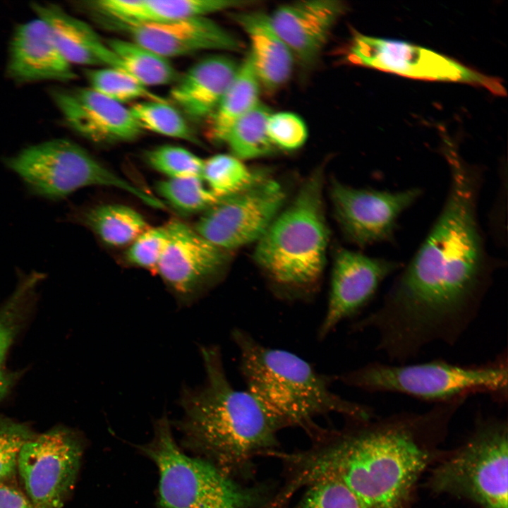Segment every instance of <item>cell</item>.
<instances>
[{
    "mask_svg": "<svg viewBox=\"0 0 508 508\" xmlns=\"http://www.w3.org/2000/svg\"><path fill=\"white\" fill-rule=\"evenodd\" d=\"M449 186L435 221L377 309L353 324L375 333V349L406 363L427 346L455 345L474 322L496 260L488 253L478 214L482 171L447 152Z\"/></svg>",
    "mask_w": 508,
    "mask_h": 508,
    "instance_id": "obj_1",
    "label": "cell"
},
{
    "mask_svg": "<svg viewBox=\"0 0 508 508\" xmlns=\"http://www.w3.org/2000/svg\"><path fill=\"white\" fill-rule=\"evenodd\" d=\"M465 401L377 420H346L344 428L329 429L308 449L278 452L284 477L279 500L290 502L302 488L329 480L346 486L363 508H410L418 480L442 456L437 446Z\"/></svg>",
    "mask_w": 508,
    "mask_h": 508,
    "instance_id": "obj_2",
    "label": "cell"
},
{
    "mask_svg": "<svg viewBox=\"0 0 508 508\" xmlns=\"http://www.w3.org/2000/svg\"><path fill=\"white\" fill-rule=\"evenodd\" d=\"M204 384L184 386L179 398L183 415L177 423L186 444L224 473L250 478L255 460L279 450V425L246 389L229 382L217 346L200 349Z\"/></svg>",
    "mask_w": 508,
    "mask_h": 508,
    "instance_id": "obj_3",
    "label": "cell"
},
{
    "mask_svg": "<svg viewBox=\"0 0 508 508\" xmlns=\"http://www.w3.org/2000/svg\"><path fill=\"white\" fill-rule=\"evenodd\" d=\"M231 336L239 350L246 390L281 430L299 428L314 443L328 430L317 423L320 416L337 413L346 420L373 418L371 407L335 394L331 389L332 377L318 373L297 355L265 346L241 329L233 330Z\"/></svg>",
    "mask_w": 508,
    "mask_h": 508,
    "instance_id": "obj_4",
    "label": "cell"
},
{
    "mask_svg": "<svg viewBox=\"0 0 508 508\" xmlns=\"http://www.w3.org/2000/svg\"><path fill=\"white\" fill-rule=\"evenodd\" d=\"M323 186L317 170L256 242L254 260L284 298L306 299L321 279L329 240Z\"/></svg>",
    "mask_w": 508,
    "mask_h": 508,
    "instance_id": "obj_5",
    "label": "cell"
},
{
    "mask_svg": "<svg viewBox=\"0 0 508 508\" xmlns=\"http://www.w3.org/2000/svg\"><path fill=\"white\" fill-rule=\"evenodd\" d=\"M370 393H395L434 404L485 394L503 404L508 398L507 353L481 364L461 365L442 359L417 363L373 361L337 377Z\"/></svg>",
    "mask_w": 508,
    "mask_h": 508,
    "instance_id": "obj_6",
    "label": "cell"
},
{
    "mask_svg": "<svg viewBox=\"0 0 508 508\" xmlns=\"http://www.w3.org/2000/svg\"><path fill=\"white\" fill-rule=\"evenodd\" d=\"M144 450L159 470L160 508H261L273 495L266 485H242L209 461L186 455L166 416Z\"/></svg>",
    "mask_w": 508,
    "mask_h": 508,
    "instance_id": "obj_7",
    "label": "cell"
},
{
    "mask_svg": "<svg viewBox=\"0 0 508 508\" xmlns=\"http://www.w3.org/2000/svg\"><path fill=\"white\" fill-rule=\"evenodd\" d=\"M439 461L429 477L432 491L466 498L482 508H507L506 421L479 418L468 439Z\"/></svg>",
    "mask_w": 508,
    "mask_h": 508,
    "instance_id": "obj_8",
    "label": "cell"
},
{
    "mask_svg": "<svg viewBox=\"0 0 508 508\" xmlns=\"http://www.w3.org/2000/svg\"><path fill=\"white\" fill-rule=\"evenodd\" d=\"M5 164L32 193L49 199L66 198L87 186L114 187L146 205L164 209L165 203L117 175L76 143L64 138L44 141L23 149Z\"/></svg>",
    "mask_w": 508,
    "mask_h": 508,
    "instance_id": "obj_9",
    "label": "cell"
},
{
    "mask_svg": "<svg viewBox=\"0 0 508 508\" xmlns=\"http://www.w3.org/2000/svg\"><path fill=\"white\" fill-rule=\"evenodd\" d=\"M83 447L73 431L57 427L35 435L20 452L17 473L37 508H61L71 492Z\"/></svg>",
    "mask_w": 508,
    "mask_h": 508,
    "instance_id": "obj_10",
    "label": "cell"
},
{
    "mask_svg": "<svg viewBox=\"0 0 508 508\" xmlns=\"http://www.w3.org/2000/svg\"><path fill=\"white\" fill-rule=\"evenodd\" d=\"M285 201L282 186L265 177L248 189L221 199L203 212L194 229L224 250L238 248L262 237Z\"/></svg>",
    "mask_w": 508,
    "mask_h": 508,
    "instance_id": "obj_11",
    "label": "cell"
},
{
    "mask_svg": "<svg viewBox=\"0 0 508 508\" xmlns=\"http://www.w3.org/2000/svg\"><path fill=\"white\" fill-rule=\"evenodd\" d=\"M422 193L418 187L398 191L357 188L337 180L330 187L337 221L346 238L360 247L394 242L399 218Z\"/></svg>",
    "mask_w": 508,
    "mask_h": 508,
    "instance_id": "obj_12",
    "label": "cell"
},
{
    "mask_svg": "<svg viewBox=\"0 0 508 508\" xmlns=\"http://www.w3.org/2000/svg\"><path fill=\"white\" fill-rule=\"evenodd\" d=\"M348 58L357 65L409 78L474 83L485 87L495 94H506L497 79L476 73L447 56L408 42L357 34Z\"/></svg>",
    "mask_w": 508,
    "mask_h": 508,
    "instance_id": "obj_13",
    "label": "cell"
},
{
    "mask_svg": "<svg viewBox=\"0 0 508 508\" xmlns=\"http://www.w3.org/2000/svg\"><path fill=\"white\" fill-rule=\"evenodd\" d=\"M166 226L169 238L157 272L178 303L187 306L219 279L228 262V251L183 222L174 219Z\"/></svg>",
    "mask_w": 508,
    "mask_h": 508,
    "instance_id": "obj_14",
    "label": "cell"
},
{
    "mask_svg": "<svg viewBox=\"0 0 508 508\" xmlns=\"http://www.w3.org/2000/svg\"><path fill=\"white\" fill-rule=\"evenodd\" d=\"M401 267L393 260L339 248L334 259L327 308L318 338L325 339L342 321L359 313L382 283Z\"/></svg>",
    "mask_w": 508,
    "mask_h": 508,
    "instance_id": "obj_15",
    "label": "cell"
},
{
    "mask_svg": "<svg viewBox=\"0 0 508 508\" xmlns=\"http://www.w3.org/2000/svg\"><path fill=\"white\" fill-rule=\"evenodd\" d=\"M50 95L68 126L91 142H129L143 131L130 108L90 87H55Z\"/></svg>",
    "mask_w": 508,
    "mask_h": 508,
    "instance_id": "obj_16",
    "label": "cell"
},
{
    "mask_svg": "<svg viewBox=\"0 0 508 508\" xmlns=\"http://www.w3.org/2000/svg\"><path fill=\"white\" fill-rule=\"evenodd\" d=\"M114 23L129 40L168 59L204 51H238L242 47L239 40L207 16Z\"/></svg>",
    "mask_w": 508,
    "mask_h": 508,
    "instance_id": "obj_17",
    "label": "cell"
},
{
    "mask_svg": "<svg viewBox=\"0 0 508 508\" xmlns=\"http://www.w3.org/2000/svg\"><path fill=\"white\" fill-rule=\"evenodd\" d=\"M346 6L337 0H309L278 7L271 23L291 52L305 66L316 61Z\"/></svg>",
    "mask_w": 508,
    "mask_h": 508,
    "instance_id": "obj_18",
    "label": "cell"
},
{
    "mask_svg": "<svg viewBox=\"0 0 508 508\" xmlns=\"http://www.w3.org/2000/svg\"><path fill=\"white\" fill-rule=\"evenodd\" d=\"M7 75L18 83L67 82L76 74L58 49L47 25L40 18L19 24L8 49Z\"/></svg>",
    "mask_w": 508,
    "mask_h": 508,
    "instance_id": "obj_19",
    "label": "cell"
},
{
    "mask_svg": "<svg viewBox=\"0 0 508 508\" xmlns=\"http://www.w3.org/2000/svg\"><path fill=\"white\" fill-rule=\"evenodd\" d=\"M238 68L232 59L224 55L204 58L174 83L170 100L193 121L210 118Z\"/></svg>",
    "mask_w": 508,
    "mask_h": 508,
    "instance_id": "obj_20",
    "label": "cell"
},
{
    "mask_svg": "<svg viewBox=\"0 0 508 508\" xmlns=\"http://www.w3.org/2000/svg\"><path fill=\"white\" fill-rule=\"evenodd\" d=\"M250 42L248 55L260 83L272 91L290 77L294 57L273 28L270 16L260 11L232 15Z\"/></svg>",
    "mask_w": 508,
    "mask_h": 508,
    "instance_id": "obj_21",
    "label": "cell"
},
{
    "mask_svg": "<svg viewBox=\"0 0 508 508\" xmlns=\"http://www.w3.org/2000/svg\"><path fill=\"white\" fill-rule=\"evenodd\" d=\"M30 6L37 18L47 25L58 49L68 63L72 66H102L108 47L88 24L57 4L32 2Z\"/></svg>",
    "mask_w": 508,
    "mask_h": 508,
    "instance_id": "obj_22",
    "label": "cell"
},
{
    "mask_svg": "<svg viewBox=\"0 0 508 508\" xmlns=\"http://www.w3.org/2000/svg\"><path fill=\"white\" fill-rule=\"evenodd\" d=\"M260 86L248 54L210 116L207 134L212 141L224 143L234 123L259 103Z\"/></svg>",
    "mask_w": 508,
    "mask_h": 508,
    "instance_id": "obj_23",
    "label": "cell"
},
{
    "mask_svg": "<svg viewBox=\"0 0 508 508\" xmlns=\"http://www.w3.org/2000/svg\"><path fill=\"white\" fill-rule=\"evenodd\" d=\"M71 217L88 226L104 243L114 247L129 246L149 227L139 212L120 204L95 205Z\"/></svg>",
    "mask_w": 508,
    "mask_h": 508,
    "instance_id": "obj_24",
    "label": "cell"
},
{
    "mask_svg": "<svg viewBox=\"0 0 508 508\" xmlns=\"http://www.w3.org/2000/svg\"><path fill=\"white\" fill-rule=\"evenodd\" d=\"M119 69L143 85L161 86L174 83L178 74L168 59L131 40L114 38L106 41Z\"/></svg>",
    "mask_w": 508,
    "mask_h": 508,
    "instance_id": "obj_25",
    "label": "cell"
},
{
    "mask_svg": "<svg viewBox=\"0 0 508 508\" xmlns=\"http://www.w3.org/2000/svg\"><path fill=\"white\" fill-rule=\"evenodd\" d=\"M270 109L259 102L238 119L227 133L224 143L239 159H250L269 155L274 152L267 133Z\"/></svg>",
    "mask_w": 508,
    "mask_h": 508,
    "instance_id": "obj_26",
    "label": "cell"
},
{
    "mask_svg": "<svg viewBox=\"0 0 508 508\" xmlns=\"http://www.w3.org/2000/svg\"><path fill=\"white\" fill-rule=\"evenodd\" d=\"M44 276L37 272L20 277L16 288L0 306V370L17 335L25 322Z\"/></svg>",
    "mask_w": 508,
    "mask_h": 508,
    "instance_id": "obj_27",
    "label": "cell"
},
{
    "mask_svg": "<svg viewBox=\"0 0 508 508\" xmlns=\"http://www.w3.org/2000/svg\"><path fill=\"white\" fill-rule=\"evenodd\" d=\"M201 178L222 199L248 189L265 177L250 169L233 155L217 154L204 159Z\"/></svg>",
    "mask_w": 508,
    "mask_h": 508,
    "instance_id": "obj_28",
    "label": "cell"
},
{
    "mask_svg": "<svg viewBox=\"0 0 508 508\" xmlns=\"http://www.w3.org/2000/svg\"><path fill=\"white\" fill-rule=\"evenodd\" d=\"M130 110L143 130L198 144L200 142L182 114L168 101H141Z\"/></svg>",
    "mask_w": 508,
    "mask_h": 508,
    "instance_id": "obj_29",
    "label": "cell"
},
{
    "mask_svg": "<svg viewBox=\"0 0 508 508\" xmlns=\"http://www.w3.org/2000/svg\"><path fill=\"white\" fill-rule=\"evenodd\" d=\"M248 3L235 0H142L140 21L138 23L204 17Z\"/></svg>",
    "mask_w": 508,
    "mask_h": 508,
    "instance_id": "obj_30",
    "label": "cell"
},
{
    "mask_svg": "<svg viewBox=\"0 0 508 508\" xmlns=\"http://www.w3.org/2000/svg\"><path fill=\"white\" fill-rule=\"evenodd\" d=\"M85 73L91 89L122 104L133 101H167L119 69L101 67L87 69Z\"/></svg>",
    "mask_w": 508,
    "mask_h": 508,
    "instance_id": "obj_31",
    "label": "cell"
},
{
    "mask_svg": "<svg viewBox=\"0 0 508 508\" xmlns=\"http://www.w3.org/2000/svg\"><path fill=\"white\" fill-rule=\"evenodd\" d=\"M156 188L164 203L185 213L204 212L221 200L201 177L167 179L157 182Z\"/></svg>",
    "mask_w": 508,
    "mask_h": 508,
    "instance_id": "obj_32",
    "label": "cell"
},
{
    "mask_svg": "<svg viewBox=\"0 0 508 508\" xmlns=\"http://www.w3.org/2000/svg\"><path fill=\"white\" fill-rule=\"evenodd\" d=\"M147 164L167 179L201 177L204 159L181 146L163 145L145 155Z\"/></svg>",
    "mask_w": 508,
    "mask_h": 508,
    "instance_id": "obj_33",
    "label": "cell"
},
{
    "mask_svg": "<svg viewBox=\"0 0 508 508\" xmlns=\"http://www.w3.org/2000/svg\"><path fill=\"white\" fill-rule=\"evenodd\" d=\"M35 435L25 424L0 418V484L14 480L21 449Z\"/></svg>",
    "mask_w": 508,
    "mask_h": 508,
    "instance_id": "obj_34",
    "label": "cell"
},
{
    "mask_svg": "<svg viewBox=\"0 0 508 508\" xmlns=\"http://www.w3.org/2000/svg\"><path fill=\"white\" fill-rule=\"evenodd\" d=\"M168 238L166 224L149 226L129 245L126 253V260L135 266L157 272Z\"/></svg>",
    "mask_w": 508,
    "mask_h": 508,
    "instance_id": "obj_35",
    "label": "cell"
},
{
    "mask_svg": "<svg viewBox=\"0 0 508 508\" xmlns=\"http://www.w3.org/2000/svg\"><path fill=\"white\" fill-rule=\"evenodd\" d=\"M294 508H363L356 496L336 481H321L306 488Z\"/></svg>",
    "mask_w": 508,
    "mask_h": 508,
    "instance_id": "obj_36",
    "label": "cell"
},
{
    "mask_svg": "<svg viewBox=\"0 0 508 508\" xmlns=\"http://www.w3.org/2000/svg\"><path fill=\"white\" fill-rule=\"evenodd\" d=\"M267 133L275 147L295 150L307 138V128L303 120L289 112L271 114L267 122Z\"/></svg>",
    "mask_w": 508,
    "mask_h": 508,
    "instance_id": "obj_37",
    "label": "cell"
},
{
    "mask_svg": "<svg viewBox=\"0 0 508 508\" xmlns=\"http://www.w3.org/2000/svg\"><path fill=\"white\" fill-rule=\"evenodd\" d=\"M0 508H37L25 492L12 483L0 484Z\"/></svg>",
    "mask_w": 508,
    "mask_h": 508,
    "instance_id": "obj_38",
    "label": "cell"
},
{
    "mask_svg": "<svg viewBox=\"0 0 508 508\" xmlns=\"http://www.w3.org/2000/svg\"><path fill=\"white\" fill-rule=\"evenodd\" d=\"M18 379V374L6 369L0 370V402L11 392Z\"/></svg>",
    "mask_w": 508,
    "mask_h": 508,
    "instance_id": "obj_39",
    "label": "cell"
}]
</instances>
